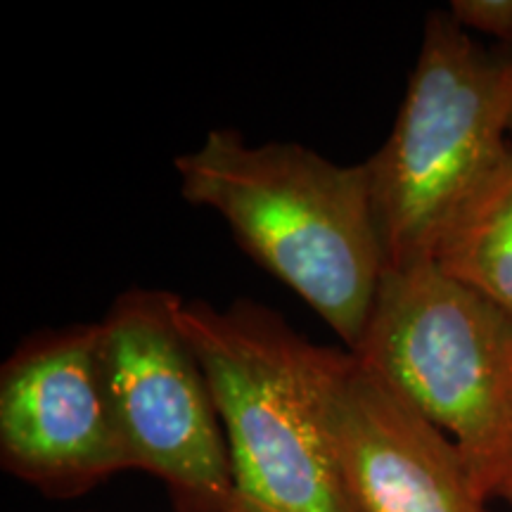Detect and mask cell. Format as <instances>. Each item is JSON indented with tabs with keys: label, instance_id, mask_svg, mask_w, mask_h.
<instances>
[{
	"label": "cell",
	"instance_id": "30bf717a",
	"mask_svg": "<svg viewBox=\"0 0 512 512\" xmlns=\"http://www.w3.org/2000/svg\"><path fill=\"white\" fill-rule=\"evenodd\" d=\"M496 498H503V501H508L512 505V470H510V475L505 477V482L501 484V489H498V496Z\"/></svg>",
	"mask_w": 512,
	"mask_h": 512
},
{
	"label": "cell",
	"instance_id": "3957f363",
	"mask_svg": "<svg viewBox=\"0 0 512 512\" xmlns=\"http://www.w3.org/2000/svg\"><path fill=\"white\" fill-rule=\"evenodd\" d=\"M178 320L219 408L235 512H356L323 422L330 347L247 299L183 302Z\"/></svg>",
	"mask_w": 512,
	"mask_h": 512
},
{
	"label": "cell",
	"instance_id": "ba28073f",
	"mask_svg": "<svg viewBox=\"0 0 512 512\" xmlns=\"http://www.w3.org/2000/svg\"><path fill=\"white\" fill-rule=\"evenodd\" d=\"M434 264L512 316V155L458 216Z\"/></svg>",
	"mask_w": 512,
	"mask_h": 512
},
{
	"label": "cell",
	"instance_id": "9c48e42d",
	"mask_svg": "<svg viewBox=\"0 0 512 512\" xmlns=\"http://www.w3.org/2000/svg\"><path fill=\"white\" fill-rule=\"evenodd\" d=\"M448 15L467 34L479 31L512 48V0H451Z\"/></svg>",
	"mask_w": 512,
	"mask_h": 512
},
{
	"label": "cell",
	"instance_id": "277c9868",
	"mask_svg": "<svg viewBox=\"0 0 512 512\" xmlns=\"http://www.w3.org/2000/svg\"><path fill=\"white\" fill-rule=\"evenodd\" d=\"M354 354L456 441L482 494L512 470V316L434 264L384 268Z\"/></svg>",
	"mask_w": 512,
	"mask_h": 512
},
{
	"label": "cell",
	"instance_id": "5b68a950",
	"mask_svg": "<svg viewBox=\"0 0 512 512\" xmlns=\"http://www.w3.org/2000/svg\"><path fill=\"white\" fill-rule=\"evenodd\" d=\"M181 306L174 292L138 287L100 320L114 422L128 467L157 477L174 512H235L226 432Z\"/></svg>",
	"mask_w": 512,
	"mask_h": 512
},
{
	"label": "cell",
	"instance_id": "52a82bcc",
	"mask_svg": "<svg viewBox=\"0 0 512 512\" xmlns=\"http://www.w3.org/2000/svg\"><path fill=\"white\" fill-rule=\"evenodd\" d=\"M320 399L356 512H489L456 441L354 354L330 349Z\"/></svg>",
	"mask_w": 512,
	"mask_h": 512
},
{
	"label": "cell",
	"instance_id": "8fae6325",
	"mask_svg": "<svg viewBox=\"0 0 512 512\" xmlns=\"http://www.w3.org/2000/svg\"><path fill=\"white\" fill-rule=\"evenodd\" d=\"M510 138H512V121H510Z\"/></svg>",
	"mask_w": 512,
	"mask_h": 512
},
{
	"label": "cell",
	"instance_id": "6da1fadb",
	"mask_svg": "<svg viewBox=\"0 0 512 512\" xmlns=\"http://www.w3.org/2000/svg\"><path fill=\"white\" fill-rule=\"evenodd\" d=\"M174 166L185 202L216 211L347 351L361 344L387 268L366 162L337 164L299 143L249 145L235 128H214Z\"/></svg>",
	"mask_w": 512,
	"mask_h": 512
},
{
	"label": "cell",
	"instance_id": "7a4b0ae2",
	"mask_svg": "<svg viewBox=\"0 0 512 512\" xmlns=\"http://www.w3.org/2000/svg\"><path fill=\"white\" fill-rule=\"evenodd\" d=\"M512 48L486 50L432 12L401 110L366 159L387 268L434 261L467 204L512 155Z\"/></svg>",
	"mask_w": 512,
	"mask_h": 512
},
{
	"label": "cell",
	"instance_id": "8992f818",
	"mask_svg": "<svg viewBox=\"0 0 512 512\" xmlns=\"http://www.w3.org/2000/svg\"><path fill=\"white\" fill-rule=\"evenodd\" d=\"M0 467L72 501L128 472L100 354V323L41 330L0 368Z\"/></svg>",
	"mask_w": 512,
	"mask_h": 512
}]
</instances>
